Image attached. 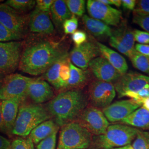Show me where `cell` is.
I'll use <instances>...</instances> for the list:
<instances>
[{
	"label": "cell",
	"mask_w": 149,
	"mask_h": 149,
	"mask_svg": "<svg viewBox=\"0 0 149 149\" xmlns=\"http://www.w3.org/2000/svg\"><path fill=\"white\" fill-rule=\"evenodd\" d=\"M22 52L20 42H0V72L3 74L14 72L19 68Z\"/></svg>",
	"instance_id": "ba28073f"
},
{
	"label": "cell",
	"mask_w": 149,
	"mask_h": 149,
	"mask_svg": "<svg viewBox=\"0 0 149 149\" xmlns=\"http://www.w3.org/2000/svg\"><path fill=\"white\" fill-rule=\"evenodd\" d=\"M70 75L69 60L68 58L65 59L60 69V79L61 84V90H64L69 79Z\"/></svg>",
	"instance_id": "d6a6232c"
},
{
	"label": "cell",
	"mask_w": 149,
	"mask_h": 149,
	"mask_svg": "<svg viewBox=\"0 0 149 149\" xmlns=\"http://www.w3.org/2000/svg\"><path fill=\"white\" fill-rule=\"evenodd\" d=\"M69 65L70 75L64 90L80 89L85 85L89 80V71L87 70H82L76 67L70 60Z\"/></svg>",
	"instance_id": "7402d4cb"
},
{
	"label": "cell",
	"mask_w": 149,
	"mask_h": 149,
	"mask_svg": "<svg viewBox=\"0 0 149 149\" xmlns=\"http://www.w3.org/2000/svg\"><path fill=\"white\" fill-rule=\"evenodd\" d=\"M138 129L123 124L109 125L105 133L97 136L96 144L102 149H111L130 145L135 138Z\"/></svg>",
	"instance_id": "5b68a950"
},
{
	"label": "cell",
	"mask_w": 149,
	"mask_h": 149,
	"mask_svg": "<svg viewBox=\"0 0 149 149\" xmlns=\"http://www.w3.org/2000/svg\"><path fill=\"white\" fill-rule=\"evenodd\" d=\"M29 28L31 32L42 34H51L54 27L50 15L35 9L29 17Z\"/></svg>",
	"instance_id": "ac0fdd59"
},
{
	"label": "cell",
	"mask_w": 149,
	"mask_h": 149,
	"mask_svg": "<svg viewBox=\"0 0 149 149\" xmlns=\"http://www.w3.org/2000/svg\"><path fill=\"white\" fill-rule=\"evenodd\" d=\"M133 21L138 25L145 32L149 33V16H139L134 15Z\"/></svg>",
	"instance_id": "8d00e7d4"
},
{
	"label": "cell",
	"mask_w": 149,
	"mask_h": 149,
	"mask_svg": "<svg viewBox=\"0 0 149 149\" xmlns=\"http://www.w3.org/2000/svg\"><path fill=\"white\" fill-rule=\"evenodd\" d=\"M135 49L140 54L149 57V44H136L135 45Z\"/></svg>",
	"instance_id": "60d3db41"
},
{
	"label": "cell",
	"mask_w": 149,
	"mask_h": 149,
	"mask_svg": "<svg viewBox=\"0 0 149 149\" xmlns=\"http://www.w3.org/2000/svg\"><path fill=\"white\" fill-rule=\"evenodd\" d=\"M27 18L5 3H0V22L12 32L22 35L24 31Z\"/></svg>",
	"instance_id": "5bb4252c"
},
{
	"label": "cell",
	"mask_w": 149,
	"mask_h": 149,
	"mask_svg": "<svg viewBox=\"0 0 149 149\" xmlns=\"http://www.w3.org/2000/svg\"><path fill=\"white\" fill-rule=\"evenodd\" d=\"M24 101V100L21 98H14L1 101L2 118L6 133H12L19 108Z\"/></svg>",
	"instance_id": "d6986e66"
},
{
	"label": "cell",
	"mask_w": 149,
	"mask_h": 149,
	"mask_svg": "<svg viewBox=\"0 0 149 149\" xmlns=\"http://www.w3.org/2000/svg\"><path fill=\"white\" fill-rule=\"evenodd\" d=\"M78 26V19L76 16L74 15H72L70 18L64 22L63 25L64 32L67 34H72L77 31Z\"/></svg>",
	"instance_id": "e575fe53"
},
{
	"label": "cell",
	"mask_w": 149,
	"mask_h": 149,
	"mask_svg": "<svg viewBox=\"0 0 149 149\" xmlns=\"http://www.w3.org/2000/svg\"><path fill=\"white\" fill-rule=\"evenodd\" d=\"M87 10L91 17L103 22L108 26H118L122 19V12L101 2L99 0H88Z\"/></svg>",
	"instance_id": "30bf717a"
},
{
	"label": "cell",
	"mask_w": 149,
	"mask_h": 149,
	"mask_svg": "<svg viewBox=\"0 0 149 149\" xmlns=\"http://www.w3.org/2000/svg\"><path fill=\"white\" fill-rule=\"evenodd\" d=\"M132 146L133 149H149V132L138 129Z\"/></svg>",
	"instance_id": "f546056e"
},
{
	"label": "cell",
	"mask_w": 149,
	"mask_h": 149,
	"mask_svg": "<svg viewBox=\"0 0 149 149\" xmlns=\"http://www.w3.org/2000/svg\"><path fill=\"white\" fill-rule=\"evenodd\" d=\"M112 5L117 7H120L122 6V0H111Z\"/></svg>",
	"instance_id": "bcb514c9"
},
{
	"label": "cell",
	"mask_w": 149,
	"mask_h": 149,
	"mask_svg": "<svg viewBox=\"0 0 149 149\" xmlns=\"http://www.w3.org/2000/svg\"><path fill=\"white\" fill-rule=\"evenodd\" d=\"M68 58V55L59 59L45 72V79L54 86L56 90H61V84L60 79V69L65 59Z\"/></svg>",
	"instance_id": "484cf974"
},
{
	"label": "cell",
	"mask_w": 149,
	"mask_h": 149,
	"mask_svg": "<svg viewBox=\"0 0 149 149\" xmlns=\"http://www.w3.org/2000/svg\"><path fill=\"white\" fill-rule=\"evenodd\" d=\"M114 86L119 97H122L127 92H137L149 88V76L136 72H127L121 75Z\"/></svg>",
	"instance_id": "8fae6325"
},
{
	"label": "cell",
	"mask_w": 149,
	"mask_h": 149,
	"mask_svg": "<svg viewBox=\"0 0 149 149\" xmlns=\"http://www.w3.org/2000/svg\"><path fill=\"white\" fill-rule=\"evenodd\" d=\"M71 38L76 47H79L87 42V36L82 31H76L72 34Z\"/></svg>",
	"instance_id": "ab89813d"
},
{
	"label": "cell",
	"mask_w": 149,
	"mask_h": 149,
	"mask_svg": "<svg viewBox=\"0 0 149 149\" xmlns=\"http://www.w3.org/2000/svg\"><path fill=\"white\" fill-rule=\"evenodd\" d=\"M92 135L99 136L105 133L109 125L103 113L100 108L90 106L87 107L76 120Z\"/></svg>",
	"instance_id": "52a82bcc"
},
{
	"label": "cell",
	"mask_w": 149,
	"mask_h": 149,
	"mask_svg": "<svg viewBox=\"0 0 149 149\" xmlns=\"http://www.w3.org/2000/svg\"><path fill=\"white\" fill-rule=\"evenodd\" d=\"M133 33L135 42H137L140 44L149 45V33L135 29L133 31Z\"/></svg>",
	"instance_id": "74e56055"
},
{
	"label": "cell",
	"mask_w": 149,
	"mask_h": 149,
	"mask_svg": "<svg viewBox=\"0 0 149 149\" xmlns=\"http://www.w3.org/2000/svg\"><path fill=\"white\" fill-rule=\"evenodd\" d=\"M22 103L19 108L12 134L27 137L34 128L50 119L52 116L46 107L40 104Z\"/></svg>",
	"instance_id": "3957f363"
},
{
	"label": "cell",
	"mask_w": 149,
	"mask_h": 149,
	"mask_svg": "<svg viewBox=\"0 0 149 149\" xmlns=\"http://www.w3.org/2000/svg\"><path fill=\"white\" fill-rule=\"evenodd\" d=\"M27 96L36 104H41L50 101L54 98L53 88L44 80L40 79H32L29 82Z\"/></svg>",
	"instance_id": "e0dca14e"
},
{
	"label": "cell",
	"mask_w": 149,
	"mask_h": 149,
	"mask_svg": "<svg viewBox=\"0 0 149 149\" xmlns=\"http://www.w3.org/2000/svg\"><path fill=\"white\" fill-rule=\"evenodd\" d=\"M109 44L129 58L135 50L133 31L126 25H122L112 32Z\"/></svg>",
	"instance_id": "7c38bea8"
},
{
	"label": "cell",
	"mask_w": 149,
	"mask_h": 149,
	"mask_svg": "<svg viewBox=\"0 0 149 149\" xmlns=\"http://www.w3.org/2000/svg\"><path fill=\"white\" fill-rule=\"evenodd\" d=\"M129 59L135 69L149 74V57L139 53L135 50Z\"/></svg>",
	"instance_id": "4316f807"
},
{
	"label": "cell",
	"mask_w": 149,
	"mask_h": 149,
	"mask_svg": "<svg viewBox=\"0 0 149 149\" xmlns=\"http://www.w3.org/2000/svg\"><path fill=\"white\" fill-rule=\"evenodd\" d=\"M141 105L143 106L142 107H143L145 109L149 111V97L144 99L142 102Z\"/></svg>",
	"instance_id": "f6af8a7d"
},
{
	"label": "cell",
	"mask_w": 149,
	"mask_h": 149,
	"mask_svg": "<svg viewBox=\"0 0 149 149\" xmlns=\"http://www.w3.org/2000/svg\"><path fill=\"white\" fill-rule=\"evenodd\" d=\"M67 55L58 44L42 40L23 51L19 68L23 72L38 76L44 74L55 62Z\"/></svg>",
	"instance_id": "6da1fadb"
},
{
	"label": "cell",
	"mask_w": 149,
	"mask_h": 149,
	"mask_svg": "<svg viewBox=\"0 0 149 149\" xmlns=\"http://www.w3.org/2000/svg\"><path fill=\"white\" fill-rule=\"evenodd\" d=\"M120 122L136 128H149V111L143 107H140Z\"/></svg>",
	"instance_id": "d4e9b609"
},
{
	"label": "cell",
	"mask_w": 149,
	"mask_h": 149,
	"mask_svg": "<svg viewBox=\"0 0 149 149\" xmlns=\"http://www.w3.org/2000/svg\"><path fill=\"white\" fill-rule=\"evenodd\" d=\"M32 79L19 74L6 76L0 87V101L14 98L24 100L27 96L28 85Z\"/></svg>",
	"instance_id": "8992f818"
},
{
	"label": "cell",
	"mask_w": 149,
	"mask_h": 149,
	"mask_svg": "<svg viewBox=\"0 0 149 149\" xmlns=\"http://www.w3.org/2000/svg\"><path fill=\"white\" fill-rule=\"evenodd\" d=\"M3 75L4 74H2L1 72H0V84H2V81H3Z\"/></svg>",
	"instance_id": "c3c4849f"
},
{
	"label": "cell",
	"mask_w": 149,
	"mask_h": 149,
	"mask_svg": "<svg viewBox=\"0 0 149 149\" xmlns=\"http://www.w3.org/2000/svg\"><path fill=\"white\" fill-rule=\"evenodd\" d=\"M54 0H37L36 1V8L39 11L50 15L51 7Z\"/></svg>",
	"instance_id": "f35d334b"
},
{
	"label": "cell",
	"mask_w": 149,
	"mask_h": 149,
	"mask_svg": "<svg viewBox=\"0 0 149 149\" xmlns=\"http://www.w3.org/2000/svg\"><path fill=\"white\" fill-rule=\"evenodd\" d=\"M136 1L135 0H122L123 7L129 10H134L135 9Z\"/></svg>",
	"instance_id": "b9f144b4"
},
{
	"label": "cell",
	"mask_w": 149,
	"mask_h": 149,
	"mask_svg": "<svg viewBox=\"0 0 149 149\" xmlns=\"http://www.w3.org/2000/svg\"><path fill=\"white\" fill-rule=\"evenodd\" d=\"M88 97L81 89L64 91L49 102L46 108L59 127L74 122L87 107Z\"/></svg>",
	"instance_id": "7a4b0ae2"
},
{
	"label": "cell",
	"mask_w": 149,
	"mask_h": 149,
	"mask_svg": "<svg viewBox=\"0 0 149 149\" xmlns=\"http://www.w3.org/2000/svg\"><path fill=\"white\" fill-rule=\"evenodd\" d=\"M140 107L132 100H122L111 104L103 108L102 112L108 122H121Z\"/></svg>",
	"instance_id": "9a60e30c"
},
{
	"label": "cell",
	"mask_w": 149,
	"mask_h": 149,
	"mask_svg": "<svg viewBox=\"0 0 149 149\" xmlns=\"http://www.w3.org/2000/svg\"><path fill=\"white\" fill-rule=\"evenodd\" d=\"M88 68L97 80L104 82H116L122 75L102 56L93 59Z\"/></svg>",
	"instance_id": "2e32d148"
},
{
	"label": "cell",
	"mask_w": 149,
	"mask_h": 149,
	"mask_svg": "<svg viewBox=\"0 0 149 149\" xmlns=\"http://www.w3.org/2000/svg\"><path fill=\"white\" fill-rule=\"evenodd\" d=\"M98 55H100V53L96 43L87 41L72 50L70 54V61L76 67L87 70L91 61L98 57Z\"/></svg>",
	"instance_id": "4fadbf2b"
},
{
	"label": "cell",
	"mask_w": 149,
	"mask_h": 149,
	"mask_svg": "<svg viewBox=\"0 0 149 149\" xmlns=\"http://www.w3.org/2000/svg\"><path fill=\"white\" fill-rule=\"evenodd\" d=\"M92 134L74 121L62 126L56 149H86L90 146Z\"/></svg>",
	"instance_id": "277c9868"
},
{
	"label": "cell",
	"mask_w": 149,
	"mask_h": 149,
	"mask_svg": "<svg viewBox=\"0 0 149 149\" xmlns=\"http://www.w3.org/2000/svg\"><path fill=\"white\" fill-rule=\"evenodd\" d=\"M0 149H12L10 141L2 135H0Z\"/></svg>",
	"instance_id": "7bdbcfd3"
},
{
	"label": "cell",
	"mask_w": 149,
	"mask_h": 149,
	"mask_svg": "<svg viewBox=\"0 0 149 149\" xmlns=\"http://www.w3.org/2000/svg\"><path fill=\"white\" fill-rule=\"evenodd\" d=\"M133 11L134 15L149 16V0L138 1Z\"/></svg>",
	"instance_id": "d590c367"
},
{
	"label": "cell",
	"mask_w": 149,
	"mask_h": 149,
	"mask_svg": "<svg viewBox=\"0 0 149 149\" xmlns=\"http://www.w3.org/2000/svg\"><path fill=\"white\" fill-rule=\"evenodd\" d=\"M65 1L72 15L79 17L84 15L86 9L85 0H66Z\"/></svg>",
	"instance_id": "f1b7e54d"
},
{
	"label": "cell",
	"mask_w": 149,
	"mask_h": 149,
	"mask_svg": "<svg viewBox=\"0 0 149 149\" xmlns=\"http://www.w3.org/2000/svg\"><path fill=\"white\" fill-rule=\"evenodd\" d=\"M6 4L10 6L16 11H29L36 5V1L33 0H8Z\"/></svg>",
	"instance_id": "83f0119b"
},
{
	"label": "cell",
	"mask_w": 149,
	"mask_h": 149,
	"mask_svg": "<svg viewBox=\"0 0 149 149\" xmlns=\"http://www.w3.org/2000/svg\"><path fill=\"white\" fill-rule=\"evenodd\" d=\"M82 21L87 29L95 37H111V28L103 22L87 15L82 16Z\"/></svg>",
	"instance_id": "603a6c76"
},
{
	"label": "cell",
	"mask_w": 149,
	"mask_h": 149,
	"mask_svg": "<svg viewBox=\"0 0 149 149\" xmlns=\"http://www.w3.org/2000/svg\"><path fill=\"white\" fill-rule=\"evenodd\" d=\"M100 55L112 65L120 74L127 73L128 66L125 59L120 54L100 42H96Z\"/></svg>",
	"instance_id": "ffe728a7"
},
{
	"label": "cell",
	"mask_w": 149,
	"mask_h": 149,
	"mask_svg": "<svg viewBox=\"0 0 149 149\" xmlns=\"http://www.w3.org/2000/svg\"><path fill=\"white\" fill-rule=\"evenodd\" d=\"M133 149L132 145H128L125 146H123V147H120V148H114V149Z\"/></svg>",
	"instance_id": "7dc6e473"
},
{
	"label": "cell",
	"mask_w": 149,
	"mask_h": 149,
	"mask_svg": "<svg viewBox=\"0 0 149 149\" xmlns=\"http://www.w3.org/2000/svg\"><path fill=\"white\" fill-rule=\"evenodd\" d=\"M56 132L37 145V149H56L57 134Z\"/></svg>",
	"instance_id": "836d02e7"
},
{
	"label": "cell",
	"mask_w": 149,
	"mask_h": 149,
	"mask_svg": "<svg viewBox=\"0 0 149 149\" xmlns=\"http://www.w3.org/2000/svg\"><path fill=\"white\" fill-rule=\"evenodd\" d=\"M54 24L58 28L63 27L64 22L70 18L72 14L63 0H55L51 7L50 13Z\"/></svg>",
	"instance_id": "cb8c5ba5"
},
{
	"label": "cell",
	"mask_w": 149,
	"mask_h": 149,
	"mask_svg": "<svg viewBox=\"0 0 149 149\" xmlns=\"http://www.w3.org/2000/svg\"><path fill=\"white\" fill-rule=\"evenodd\" d=\"M60 127L54 120L49 119L38 125L29 135L34 144L37 145L45 139L56 132H58Z\"/></svg>",
	"instance_id": "44dd1931"
},
{
	"label": "cell",
	"mask_w": 149,
	"mask_h": 149,
	"mask_svg": "<svg viewBox=\"0 0 149 149\" xmlns=\"http://www.w3.org/2000/svg\"><path fill=\"white\" fill-rule=\"evenodd\" d=\"M0 132H6L5 125L3 124V118H2V109H1V101H0Z\"/></svg>",
	"instance_id": "ee69618b"
},
{
	"label": "cell",
	"mask_w": 149,
	"mask_h": 149,
	"mask_svg": "<svg viewBox=\"0 0 149 149\" xmlns=\"http://www.w3.org/2000/svg\"><path fill=\"white\" fill-rule=\"evenodd\" d=\"M12 149H35L34 143L29 136L15 139L11 143Z\"/></svg>",
	"instance_id": "1f68e13d"
},
{
	"label": "cell",
	"mask_w": 149,
	"mask_h": 149,
	"mask_svg": "<svg viewBox=\"0 0 149 149\" xmlns=\"http://www.w3.org/2000/svg\"><path fill=\"white\" fill-rule=\"evenodd\" d=\"M22 36L12 32L0 22V42L17 41L21 39Z\"/></svg>",
	"instance_id": "4dcf8cb0"
},
{
	"label": "cell",
	"mask_w": 149,
	"mask_h": 149,
	"mask_svg": "<svg viewBox=\"0 0 149 149\" xmlns=\"http://www.w3.org/2000/svg\"><path fill=\"white\" fill-rule=\"evenodd\" d=\"M116 95V89L112 82L97 79L89 86L88 98L92 106L98 108L103 109L110 105Z\"/></svg>",
	"instance_id": "9c48e42d"
}]
</instances>
